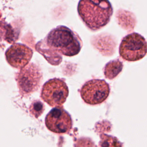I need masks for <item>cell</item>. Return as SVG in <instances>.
<instances>
[{
	"label": "cell",
	"mask_w": 147,
	"mask_h": 147,
	"mask_svg": "<svg viewBox=\"0 0 147 147\" xmlns=\"http://www.w3.org/2000/svg\"><path fill=\"white\" fill-rule=\"evenodd\" d=\"M69 90L64 80L53 78L48 80L42 86L41 98L51 107L62 106L65 102Z\"/></svg>",
	"instance_id": "277c9868"
},
{
	"label": "cell",
	"mask_w": 147,
	"mask_h": 147,
	"mask_svg": "<svg viewBox=\"0 0 147 147\" xmlns=\"http://www.w3.org/2000/svg\"><path fill=\"white\" fill-rule=\"evenodd\" d=\"M45 123L47 127L55 133H68L72 126L70 115L61 106L52 109L47 115Z\"/></svg>",
	"instance_id": "52a82bcc"
},
{
	"label": "cell",
	"mask_w": 147,
	"mask_h": 147,
	"mask_svg": "<svg viewBox=\"0 0 147 147\" xmlns=\"http://www.w3.org/2000/svg\"><path fill=\"white\" fill-rule=\"evenodd\" d=\"M77 9L81 20L91 30L100 29L106 25L113 13L111 4L107 0H81Z\"/></svg>",
	"instance_id": "6da1fadb"
},
{
	"label": "cell",
	"mask_w": 147,
	"mask_h": 147,
	"mask_svg": "<svg viewBox=\"0 0 147 147\" xmlns=\"http://www.w3.org/2000/svg\"><path fill=\"white\" fill-rule=\"evenodd\" d=\"M123 63L118 59L108 62L104 68V75L108 79H114L123 69Z\"/></svg>",
	"instance_id": "9c48e42d"
},
{
	"label": "cell",
	"mask_w": 147,
	"mask_h": 147,
	"mask_svg": "<svg viewBox=\"0 0 147 147\" xmlns=\"http://www.w3.org/2000/svg\"><path fill=\"white\" fill-rule=\"evenodd\" d=\"M109 84L102 79H91L82 87L80 92L83 101L91 105L103 103L110 94Z\"/></svg>",
	"instance_id": "8992f818"
},
{
	"label": "cell",
	"mask_w": 147,
	"mask_h": 147,
	"mask_svg": "<svg viewBox=\"0 0 147 147\" xmlns=\"http://www.w3.org/2000/svg\"><path fill=\"white\" fill-rule=\"evenodd\" d=\"M45 110V106L43 103L40 100H34L29 107V111L30 113L36 118L40 116Z\"/></svg>",
	"instance_id": "8fae6325"
},
{
	"label": "cell",
	"mask_w": 147,
	"mask_h": 147,
	"mask_svg": "<svg viewBox=\"0 0 147 147\" xmlns=\"http://www.w3.org/2000/svg\"><path fill=\"white\" fill-rule=\"evenodd\" d=\"M120 56L128 61H136L145 57L146 53L145 38L137 33H132L124 37L119 47Z\"/></svg>",
	"instance_id": "3957f363"
},
{
	"label": "cell",
	"mask_w": 147,
	"mask_h": 147,
	"mask_svg": "<svg viewBox=\"0 0 147 147\" xmlns=\"http://www.w3.org/2000/svg\"><path fill=\"white\" fill-rule=\"evenodd\" d=\"M33 55L32 50L24 44L16 43L10 46L5 52L8 63L12 67L21 69L30 61Z\"/></svg>",
	"instance_id": "ba28073f"
},
{
	"label": "cell",
	"mask_w": 147,
	"mask_h": 147,
	"mask_svg": "<svg viewBox=\"0 0 147 147\" xmlns=\"http://www.w3.org/2000/svg\"><path fill=\"white\" fill-rule=\"evenodd\" d=\"M100 138L101 141L99 142L100 147H122L121 144L115 137L106 134H102Z\"/></svg>",
	"instance_id": "30bf717a"
},
{
	"label": "cell",
	"mask_w": 147,
	"mask_h": 147,
	"mask_svg": "<svg viewBox=\"0 0 147 147\" xmlns=\"http://www.w3.org/2000/svg\"><path fill=\"white\" fill-rule=\"evenodd\" d=\"M42 78L40 68L34 63H30L21 68L16 77L20 94L24 96L37 90Z\"/></svg>",
	"instance_id": "5b68a950"
},
{
	"label": "cell",
	"mask_w": 147,
	"mask_h": 147,
	"mask_svg": "<svg viewBox=\"0 0 147 147\" xmlns=\"http://www.w3.org/2000/svg\"><path fill=\"white\" fill-rule=\"evenodd\" d=\"M47 46L51 51L66 56L78 55L83 44L79 36L65 26H58L51 30L45 37Z\"/></svg>",
	"instance_id": "7a4b0ae2"
}]
</instances>
